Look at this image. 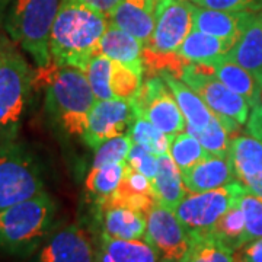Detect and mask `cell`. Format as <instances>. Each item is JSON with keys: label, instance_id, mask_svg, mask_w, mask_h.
<instances>
[{"label": "cell", "instance_id": "obj_42", "mask_svg": "<svg viewBox=\"0 0 262 262\" xmlns=\"http://www.w3.org/2000/svg\"><path fill=\"white\" fill-rule=\"evenodd\" d=\"M258 82H259V84H261V89H262V76H259V77H258Z\"/></svg>", "mask_w": 262, "mask_h": 262}, {"label": "cell", "instance_id": "obj_10", "mask_svg": "<svg viewBox=\"0 0 262 262\" xmlns=\"http://www.w3.org/2000/svg\"><path fill=\"white\" fill-rule=\"evenodd\" d=\"M136 118L137 113L131 101L120 98L95 101L82 139L91 149H98L110 139L128 134Z\"/></svg>", "mask_w": 262, "mask_h": 262}, {"label": "cell", "instance_id": "obj_27", "mask_svg": "<svg viewBox=\"0 0 262 262\" xmlns=\"http://www.w3.org/2000/svg\"><path fill=\"white\" fill-rule=\"evenodd\" d=\"M179 262H234V251L214 234L191 236V244Z\"/></svg>", "mask_w": 262, "mask_h": 262}, {"label": "cell", "instance_id": "obj_31", "mask_svg": "<svg viewBox=\"0 0 262 262\" xmlns=\"http://www.w3.org/2000/svg\"><path fill=\"white\" fill-rule=\"evenodd\" d=\"M111 72H113V60L102 54H96L91 58L84 73L92 88L96 101L114 98L111 91Z\"/></svg>", "mask_w": 262, "mask_h": 262}, {"label": "cell", "instance_id": "obj_1", "mask_svg": "<svg viewBox=\"0 0 262 262\" xmlns=\"http://www.w3.org/2000/svg\"><path fill=\"white\" fill-rule=\"evenodd\" d=\"M108 25V16L101 12L77 0H63L51 29V61L84 72Z\"/></svg>", "mask_w": 262, "mask_h": 262}, {"label": "cell", "instance_id": "obj_38", "mask_svg": "<svg viewBox=\"0 0 262 262\" xmlns=\"http://www.w3.org/2000/svg\"><path fill=\"white\" fill-rule=\"evenodd\" d=\"M234 262H262V237L249 241L236 249Z\"/></svg>", "mask_w": 262, "mask_h": 262}, {"label": "cell", "instance_id": "obj_16", "mask_svg": "<svg viewBox=\"0 0 262 262\" xmlns=\"http://www.w3.org/2000/svg\"><path fill=\"white\" fill-rule=\"evenodd\" d=\"M98 219L105 236L115 239H144L147 230V214L124 206L98 207Z\"/></svg>", "mask_w": 262, "mask_h": 262}, {"label": "cell", "instance_id": "obj_12", "mask_svg": "<svg viewBox=\"0 0 262 262\" xmlns=\"http://www.w3.org/2000/svg\"><path fill=\"white\" fill-rule=\"evenodd\" d=\"M144 241L150 244L163 261L179 262L191 244V234L169 207L156 203L147 213Z\"/></svg>", "mask_w": 262, "mask_h": 262}, {"label": "cell", "instance_id": "obj_32", "mask_svg": "<svg viewBox=\"0 0 262 262\" xmlns=\"http://www.w3.org/2000/svg\"><path fill=\"white\" fill-rule=\"evenodd\" d=\"M130 137L133 143L144 146L146 149L151 150L158 156L169 153V136L155 127L149 120L137 117L130 130Z\"/></svg>", "mask_w": 262, "mask_h": 262}, {"label": "cell", "instance_id": "obj_34", "mask_svg": "<svg viewBox=\"0 0 262 262\" xmlns=\"http://www.w3.org/2000/svg\"><path fill=\"white\" fill-rule=\"evenodd\" d=\"M133 146L130 134H122L118 137L110 139L95 149V158L92 168H99L110 163H121L127 160L128 151Z\"/></svg>", "mask_w": 262, "mask_h": 262}, {"label": "cell", "instance_id": "obj_14", "mask_svg": "<svg viewBox=\"0 0 262 262\" xmlns=\"http://www.w3.org/2000/svg\"><path fill=\"white\" fill-rule=\"evenodd\" d=\"M256 13L251 10L208 9L194 5V28L236 44Z\"/></svg>", "mask_w": 262, "mask_h": 262}, {"label": "cell", "instance_id": "obj_33", "mask_svg": "<svg viewBox=\"0 0 262 262\" xmlns=\"http://www.w3.org/2000/svg\"><path fill=\"white\" fill-rule=\"evenodd\" d=\"M191 134L195 136L211 156L226 158L229 155V147H230V141H232L230 134L232 133L226 128V125L217 115L204 130L195 131Z\"/></svg>", "mask_w": 262, "mask_h": 262}, {"label": "cell", "instance_id": "obj_20", "mask_svg": "<svg viewBox=\"0 0 262 262\" xmlns=\"http://www.w3.org/2000/svg\"><path fill=\"white\" fill-rule=\"evenodd\" d=\"M159 76L163 77V80L166 82V84L170 88L172 94L175 96L179 108L182 111V115H184V118L187 121L188 133H195V131L204 130L207 125L213 121L215 114L179 77L170 75V73H162Z\"/></svg>", "mask_w": 262, "mask_h": 262}, {"label": "cell", "instance_id": "obj_40", "mask_svg": "<svg viewBox=\"0 0 262 262\" xmlns=\"http://www.w3.org/2000/svg\"><path fill=\"white\" fill-rule=\"evenodd\" d=\"M77 2L89 6L91 9L101 12L105 16H110V13L117 8V5L121 0H77Z\"/></svg>", "mask_w": 262, "mask_h": 262}, {"label": "cell", "instance_id": "obj_2", "mask_svg": "<svg viewBox=\"0 0 262 262\" xmlns=\"http://www.w3.org/2000/svg\"><path fill=\"white\" fill-rule=\"evenodd\" d=\"M35 84L46 91V110L69 136L83 137L95 98L86 73L75 67H60L53 61L38 69Z\"/></svg>", "mask_w": 262, "mask_h": 262}, {"label": "cell", "instance_id": "obj_29", "mask_svg": "<svg viewBox=\"0 0 262 262\" xmlns=\"http://www.w3.org/2000/svg\"><path fill=\"white\" fill-rule=\"evenodd\" d=\"M211 234L233 251L245 245V215L239 201L220 217Z\"/></svg>", "mask_w": 262, "mask_h": 262}, {"label": "cell", "instance_id": "obj_6", "mask_svg": "<svg viewBox=\"0 0 262 262\" xmlns=\"http://www.w3.org/2000/svg\"><path fill=\"white\" fill-rule=\"evenodd\" d=\"M44 177L32 151L5 140L0 146V210L44 192Z\"/></svg>", "mask_w": 262, "mask_h": 262}, {"label": "cell", "instance_id": "obj_4", "mask_svg": "<svg viewBox=\"0 0 262 262\" xmlns=\"http://www.w3.org/2000/svg\"><path fill=\"white\" fill-rule=\"evenodd\" d=\"M63 0H12L3 19L9 38L35 61L38 69L51 63L50 38Z\"/></svg>", "mask_w": 262, "mask_h": 262}, {"label": "cell", "instance_id": "obj_22", "mask_svg": "<svg viewBox=\"0 0 262 262\" xmlns=\"http://www.w3.org/2000/svg\"><path fill=\"white\" fill-rule=\"evenodd\" d=\"M211 67H213V75L229 89L244 96L251 105V108H255L262 102L261 84L258 79L248 69H245L244 66L226 56L219 61H215Z\"/></svg>", "mask_w": 262, "mask_h": 262}, {"label": "cell", "instance_id": "obj_39", "mask_svg": "<svg viewBox=\"0 0 262 262\" xmlns=\"http://www.w3.org/2000/svg\"><path fill=\"white\" fill-rule=\"evenodd\" d=\"M246 127L251 136L262 141V102L251 110Z\"/></svg>", "mask_w": 262, "mask_h": 262}, {"label": "cell", "instance_id": "obj_25", "mask_svg": "<svg viewBox=\"0 0 262 262\" xmlns=\"http://www.w3.org/2000/svg\"><path fill=\"white\" fill-rule=\"evenodd\" d=\"M227 57L248 69L256 79L262 76V10L256 13Z\"/></svg>", "mask_w": 262, "mask_h": 262}, {"label": "cell", "instance_id": "obj_37", "mask_svg": "<svg viewBox=\"0 0 262 262\" xmlns=\"http://www.w3.org/2000/svg\"><path fill=\"white\" fill-rule=\"evenodd\" d=\"M192 3L201 8L219 10H262V0H192Z\"/></svg>", "mask_w": 262, "mask_h": 262}, {"label": "cell", "instance_id": "obj_41", "mask_svg": "<svg viewBox=\"0 0 262 262\" xmlns=\"http://www.w3.org/2000/svg\"><path fill=\"white\" fill-rule=\"evenodd\" d=\"M12 0H0V24H3V19L6 15V10L9 8Z\"/></svg>", "mask_w": 262, "mask_h": 262}, {"label": "cell", "instance_id": "obj_43", "mask_svg": "<svg viewBox=\"0 0 262 262\" xmlns=\"http://www.w3.org/2000/svg\"><path fill=\"white\" fill-rule=\"evenodd\" d=\"M187 2H192V0H187Z\"/></svg>", "mask_w": 262, "mask_h": 262}, {"label": "cell", "instance_id": "obj_28", "mask_svg": "<svg viewBox=\"0 0 262 262\" xmlns=\"http://www.w3.org/2000/svg\"><path fill=\"white\" fill-rule=\"evenodd\" d=\"M169 155L181 172H185L198 162L211 156L195 136L188 131L177 136H169Z\"/></svg>", "mask_w": 262, "mask_h": 262}, {"label": "cell", "instance_id": "obj_26", "mask_svg": "<svg viewBox=\"0 0 262 262\" xmlns=\"http://www.w3.org/2000/svg\"><path fill=\"white\" fill-rule=\"evenodd\" d=\"M124 170H125V162L92 168L89 170L84 182L86 192L96 204L101 203L118 189L124 177Z\"/></svg>", "mask_w": 262, "mask_h": 262}, {"label": "cell", "instance_id": "obj_24", "mask_svg": "<svg viewBox=\"0 0 262 262\" xmlns=\"http://www.w3.org/2000/svg\"><path fill=\"white\" fill-rule=\"evenodd\" d=\"M151 182L158 203L172 210H175L188 194V189L182 179V172L169 153L159 156L158 175Z\"/></svg>", "mask_w": 262, "mask_h": 262}, {"label": "cell", "instance_id": "obj_18", "mask_svg": "<svg viewBox=\"0 0 262 262\" xmlns=\"http://www.w3.org/2000/svg\"><path fill=\"white\" fill-rule=\"evenodd\" d=\"M95 262H163V259L144 239L127 241L101 234Z\"/></svg>", "mask_w": 262, "mask_h": 262}, {"label": "cell", "instance_id": "obj_13", "mask_svg": "<svg viewBox=\"0 0 262 262\" xmlns=\"http://www.w3.org/2000/svg\"><path fill=\"white\" fill-rule=\"evenodd\" d=\"M91 236L79 225L57 229L39 246L32 262H95Z\"/></svg>", "mask_w": 262, "mask_h": 262}, {"label": "cell", "instance_id": "obj_11", "mask_svg": "<svg viewBox=\"0 0 262 262\" xmlns=\"http://www.w3.org/2000/svg\"><path fill=\"white\" fill-rule=\"evenodd\" d=\"M194 29V3L187 0H158L156 25L147 46L159 53H177Z\"/></svg>", "mask_w": 262, "mask_h": 262}, {"label": "cell", "instance_id": "obj_23", "mask_svg": "<svg viewBox=\"0 0 262 262\" xmlns=\"http://www.w3.org/2000/svg\"><path fill=\"white\" fill-rule=\"evenodd\" d=\"M227 156L239 182L262 173V141L251 134L233 137Z\"/></svg>", "mask_w": 262, "mask_h": 262}, {"label": "cell", "instance_id": "obj_8", "mask_svg": "<svg viewBox=\"0 0 262 262\" xmlns=\"http://www.w3.org/2000/svg\"><path fill=\"white\" fill-rule=\"evenodd\" d=\"M246 191L242 182L234 181L225 187L204 192H188L173 210L191 236L208 234L226 211L234 206Z\"/></svg>", "mask_w": 262, "mask_h": 262}, {"label": "cell", "instance_id": "obj_30", "mask_svg": "<svg viewBox=\"0 0 262 262\" xmlns=\"http://www.w3.org/2000/svg\"><path fill=\"white\" fill-rule=\"evenodd\" d=\"M144 69H136L130 66L113 61L111 72V91L114 98H120L125 101H134L143 83Z\"/></svg>", "mask_w": 262, "mask_h": 262}, {"label": "cell", "instance_id": "obj_36", "mask_svg": "<svg viewBox=\"0 0 262 262\" xmlns=\"http://www.w3.org/2000/svg\"><path fill=\"white\" fill-rule=\"evenodd\" d=\"M125 163L153 181V179L156 178V175H158L159 156L156 153H153L151 150L146 149L144 146L137 144V143H133Z\"/></svg>", "mask_w": 262, "mask_h": 262}, {"label": "cell", "instance_id": "obj_9", "mask_svg": "<svg viewBox=\"0 0 262 262\" xmlns=\"http://www.w3.org/2000/svg\"><path fill=\"white\" fill-rule=\"evenodd\" d=\"M133 105L137 117L149 120L168 136H177L187 131V121L182 111L162 76H150L143 80Z\"/></svg>", "mask_w": 262, "mask_h": 262}, {"label": "cell", "instance_id": "obj_5", "mask_svg": "<svg viewBox=\"0 0 262 262\" xmlns=\"http://www.w3.org/2000/svg\"><path fill=\"white\" fill-rule=\"evenodd\" d=\"M35 84V73L9 35L0 34V139L15 137Z\"/></svg>", "mask_w": 262, "mask_h": 262}, {"label": "cell", "instance_id": "obj_3", "mask_svg": "<svg viewBox=\"0 0 262 262\" xmlns=\"http://www.w3.org/2000/svg\"><path fill=\"white\" fill-rule=\"evenodd\" d=\"M57 204L48 192L0 210V249L25 258L54 232Z\"/></svg>", "mask_w": 262, "mask_h": 262}, {"label": "cell", "instance_id": "obj_15", "mask_svg": "<svg viewBox=\"0 0 262 262\" xmlns=\"http://www.w3.org/2000/svg\"><path fill=\"white\" fill-rule=\"evenodd\" d=\"M156 0H121L108 20L147 46L156 25Z\"/></svg>", "mask_w": 262, "mask_h": 262}, {"label": "cell", "instance_id": "obj_45", "mask_svg": "<svg viewBox=\"0 0 262 262\" xmlns=\"http://www.w3.org/2000/svg\"><path fill=\"white\" fill-rule=\"evenodd\" d=\"M156 2H158V0H156Z\"/></svg>", "mask_w": 262, "mask_h": 262}, {"label": "cell", "instance_id": "obj_21", "mask_svg": "<svg viewBox=\"0 0 262 262\" xmlns=\"http://www.w3.org/2000/svg\"><path fill=\"white\" fill-rule=\"evenodd\" d=\"M234 42L223 38L206 34L200 29H192L178 48L179 56L194 64L213 66L226 57L233 48Z\"/></svg>", "mask_w": 262, "mask_h": 262}, {"label": "cell", "instance_id": "obj_44", "mask_svg": "<svg viewBox=\"0 0 262 262\" xmlns=\"http://www.w3.org/2000/svg\"><path fill=\"white\" fill-rule=\"evenodd\" d=\"M163 262H169V261H163Z\"/></svg>", "mask_w": 262, "mask_h": 262}, {"label": "cell", "instance_id": "obj_19", "mask_svg": "<svg viewBox=\"0 0 262 262\" xmlns=\"http://www.w3.org/2000/svg\"><path fill=\"white\" fill-rule=\"evenodd\" d=\"M143 50H144V44L139 38L110 24L99 41L96 54H102L110 60L121 64L136 67V69H144Z\"/></svg>", "mask_w": 262, "mask_h": 262}, {"label": "cell", "instance_id": "obj_7", "mask_svg": "<svg viewBox=\"0 0 262 262\" xmlns=\"http://www.w3.org/2000/svg\"><path fill=\"white\" fill-rule=\"evenodd\" d=\"M179 79L206 102L230 133H234L241 125L248 122L252 110L251 105L244 96L222 83L213 75L211 66L187 63Z\"/></svg>", "mask_w": 262, "mask_h": 262}, {"label": "cell", "instance_id": "obj_35", "mask_svg": "<svg viewBox=\"0 0 262 262\" xmlns=\"http://www.w3.org/2000/svg\"><path fill=\"white\" fill-rule=\"evenodd\" d=\"M245 215V244L262 237V198L245 191L239 198Z\"/></svg>", "mask_w": 262, "mask_h": 262}, {"label": "cell", "instance_id": "obj_17", "mask_svg": "<svg viewBox=\"0 0 262 262\" xmlns=\"http://www.w3.org/2000/svg\"><path fill=\"white\" fill-rule=\"evenodd\" d=\"M182 179L188 192L211 191L237 181L229 156H208L191 169L182 172Z\"/></svg>", "mask_w": 262, "mask_h": 262}]
</instances>
